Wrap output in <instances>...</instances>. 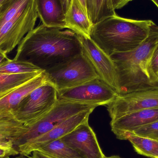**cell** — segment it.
I'll use <instances>...</instances> for the list:
<instances>
[{"label":"cell","instance_id":"obj_27","mask_svg":"<svg viewBox=\"0 0 158 158\" xmlns=\"http://www.w3.org/2000/svg\"><path fill=\"white\" fill-rule=\"evenodd\" d=\"M132 1L133 0H111V2L112 6L115 10L122 8Z\"/></svg>","mask_w":158,"mask_h":158},{"label":"cell","instance_id":"obj_6","mask_svg":"<svg viewBox=\"0 0 158 158\" xmlns=\"http://www.w3.org/2000/svg\"><path fill=\"white\" fill-rule=\"evenodd\" d=\"M58 100L56 88L46 82L27 96L13 113L21 123H30L49 112Z\"/></svg>","mask_w":158,"mask_h":158},{"label":"cell","instance_id":"obj_25","mask_svg":"<svg viewBox=\"0 0 158 158\" xmlns=\"http://www.w3.org/2000/svg\"><path fill=\"white\" fill-rule=\"evenodd\" d=\"M132 134L158 141V121L135 130Z\"/></svg>","mask_w":158,"mask_h":158},{"label":"cell","instance_id":"obj_10","mask_svg":"<svg viewBox=\"0 0 158 158\" xmlns=\"http://www.w3.org/2000/svg\"><path fill=\"white\" fill-rule=\"evenodd\" d=\"M80 36L82 52L84 55L87 58L99 78L118 93L117 71L112 58L90 38Z\"/></svg>","mask_w":158,"mask_h":158},{"label":"cell","instance_id":"obj_4","mask_svg":"<svg viewBox=\"0 0 158 158\" xmlns=\"http://www.w3.org/2000/svg\"><path fill=\"white\" fill-rule=\"evenodd\" d=\"M97 106L58 99L49 112L30 123L23 124L14 141L13 148L20 154L33 141L47 133L69 117Z\"/></svg>","mask_w":158,"mask_h":158},{"label":"cell","instance_id":"obj_3","mask_svg":"<svg viewBox=\"0 0 158 158\" xmlns=\"http://www.w3.org/2000/svg\"><path fill=\"white\" fill-rule=\"evenodd\" d=\"M158 42V26L153 22L148 36L138 48L110 56L116 67L119 95L158 88L147 71L148 60Z\"/></svg>","mask_w":158,"mask_h":158},{"label":"cell","instance_id":"obj_7","mask_svg":"<svg viewBox=\"0 0 158 158\" xmlns=\"http://www.w3.org/2000/svg\"><path fill=\"white\" fill-rule=\"evenodd\" d=\"M118 95L99 78L57 92L58 98L98 106H107Z\"/></svg>","mask_w":158,"mask_h":158},{"label":"cell","instance_id":"obj_21","mask_svg":"<svg viewBox=\"0 0 158 158\" xmlns=\"http://www.w3.org/2000/svg\"><path fill=\"white\" fill-rule=\"evenodd\" d=\"M38 151L54 158H85L61 139L50 143Z\"/></svg>","mask_w":158,"mask_h":158},{"label":"cell","instance_id":"obj_24","mask_svg":"<svg viewBox=\"0 0 158 158\" xmlns=\"http://www.w3.org/2000/svg\"><path fill=\"white\" fill-rule=\"evenodd\" d=\"M147 71L151 81L158 85V42L148 60Z\"/></svg>","mask_w":158,"mask_h":158},{"label":"cell","instance_id":"obj_1","mask_svg":"<svg viewBox=\"0 0 158 158\" xmlns=\"http://www.w3.org/2000/svg\"><path fill=\"white\" fill-rule=\"evenodd\" d=\"M82 53L78 34L69 29L49 27L42 24L22 39L14 59L28 61L46 71Z\"/></svg>","mask_w":158,"mask_h":158},{"label":"cell","instance_id":"obj_15","mask_svg":"<svg viewBox=\"0 0 158 158\" xmlns=\"http://www.w3.org/2000/svg\"><path fill=\"white\" fill-rule=\"evenodd\" d=\"M38 16L49 27L68 29L66 13L60 0H35Z\"/></svg>","mask_w":158,"mask_h":158},{"label":"cell","instance_id":"obj_20","mask_svg":"<svg viewBox=\"0 0 158 158\" xmlns=\"http://www.w3.org/2000/svg\"><path fill=\"white\" fill-rule=\"evenodd\" d=\"M43 72L20 74L0 73V97L7 94L24 83L34 78Z\"/></svg>","mask_w":158,"mask_h":158},{"label":"cell","instance_id":"obj_18","mask_svg":"<svg viewBox=\"0 0 158 158\" xmlns=\"http://www.w3.org/2000/svg\"><path fill=\"white\" fill-rule=\"evenodd\" d=\"M87 15L93 25L116 15L111 0H86Z\"/></svg>","mask_w":158,"mask_h":158},{"label":"cell","instance_id":"obj_26","mask_svg":"<svg viewBox=\"0 0 158 158\" xmlns=\"http://www.w3.org/2000/svg\"><path fill=\"white\" fill-rule=\"evenodd\" d=\"M18 154L19 153L14 148L0 147V158H9Z\"/></svg>","mask_w":158,"mask_h":158},{"label":"cell","instance_id":"obj_14","mask_svg":"<svg viewBox=\"0 0 158 158\" xmlns=\"http://www.w3.org/2000/svg\"><path fill=\"white\" fill-rule=\"evenodd\" d=\"M46 82V75L43 71L34 78L0 97V112H13L22 100L31 92Z\"/></svg>","mask_w":158,"mask_h":158},{"label":"cell","instance_id":"obj_13","mask_svg":"<svg viewBox=\"0 0 158 158\" xmlns=\"http://www.w3.org/2000/svg\"><path fill=\"white\" fill-rule=\"evenodd\" d=\"M158 121V108L133 112L110 123L111 131L118 139L127 140L130 135L143 126Z\"/></svg>","mask_w":158,"mask_h":158},{"label":"cell","instance_id":"obj_19","mask_svg":"<svg viewBox=\"0 0 158 158\" xmlns=\"http://www.w3.org/2000/svg\"><path fill=\"white\" fill-rule=\"evenodd\" d=\"M137 154L151 158H158V141L131 134L128 140Z\"/></svg>","mask_w":158,"mask_h":158},{"label":"cell","instance_id":"obj_17","mask_svg":"<svg viewBox=\"0 0 158 158\" xmlns=\"http://www.w3.org/2000/svg\"><path fill=\"white\" fill-rule=\"evenodd\" d=\"M23 125L13 112H0V147L13 148L15 139Z\"/></svg>","mask_w":158,"mask_h":158},{"label":"cell","instance_id":"obj_5","mask_svg":"<svg viewBox=\"0 0 158 158\" xmlns=\"http://www.w3.org/2000/svg\"><path fill=\"white\" fill-rule=\"evenodd\" d=\"M44 72L47 82L55 86L57 92L99 78L82 53Z\"/></svg>","mask_w":158,"mask_h":158},{"label":"cell","instance_id":"obj_2","mask_svg":"<svg viewBox=\"0 0 158 158\" xmlns=\"http://www.w3.org/2000/svg\"><path fill=\"white\" fill-rule=\"evenodd\" d=\"M153 23L151 20H134L116 15L93 25L90 38L110 56L131 52L146 39Z\"/></svg>","mask_w":158,"mask_h":158},{"label":"cell","instance_id":"obj_23","mask_svg":"<svg viewBox=\"0 0 158 158\" xmlns=\"http://www.w3.org/2000/svg\"><path fill=\"white\" fill-rule=\"evenodd\" d=\"M33 0H8L2 4L0 13V27L26 8Z\"/></svg>","mask_w":158,"mask_h":158},{"label":"cell","instance_id":"obj_29","mask_svg":"<svg viewBox=\"0 0 158 158\" xmlns=\"http://www.w3.org/2000/svg\"><path fill=\"white\" fill-rule=\"evenodd\" d=\"M6 54L0 51V65L6 59H8Z\"/></svg>","mask_w":158,"mask_h":158},{"label":"cell","instance_id":"obj_12","mask_svg":"<svg viewBox=\"0 0 158 158\" xmlns=\"http://www.w3.org/2000/svg\"><path fill=\"white\" fill-rule=\"evenodd\" d=\"M94 109L82 111L64 120L53 129L44 135L40 136L24 148L20 155L28 156L34 151L40 150L50 143L61 139L72 131L78 125L88 121L90 114Z\"/></svg>","mask_w":158,"mask_h":158},{"label":"cell","instance_id":"obj_16","mask_svg":"<svg viewBox=\"0 0 158 158\" xmlns=\"http://www.w3.org/2000/svg\"><path fill=\"white\" fill-rule=\"evenodd\" d=\"M65 21L68 29L80 36L90 38L93 24L78 0H72L66 13Z\"/></svg>","mask_w":158,"mask_h":158},{"label":"cell","instance_id":"obj_11","mask_svg":"<svg viewBox=\"0 0 158 158\" xmlns=\"http://www.w3.org/2000/svg\"><path fill=\"white\" fill-rule=\"evenodd\" d=\"M85 158H104L94 132L88 121L83 123L61 138Z\"/></svg>","mask_w":158,"mask_h":158},{"label":"cell","instance_id":"obj_30","mask_svg":"<svg viewBox=\"0 0 158 158\" xmlns=\"http://www.w3.org/2000/svg\"><path fill=\"white\" fill-rule=\"evenodd\" d=\"M81 5L82 6L83 9H84L85 11L87 13V10H86V0H78Z\"/></svg>","mask_w":158,"mask_h":158},{"label":"cell","instance_id":"obj_31","mask_svg":"<svg viewBox=\"0 0 158 158\" xmlns=\"http://www.w3.org/2000/svg\"><path fill=\"white\" fill-rule=\"evenodd\" d=\"M104 158H122L118 156H111L107 157L105 156Z\"/></svg>","mask_w":158,"mask_h":158},{"label":"cell","instance_id":"obj_34","mask_svg":"<svg viewBox=\"0 0 158 158\" xmlns=\"http://www.w3.org/2000/svg\"><path fill=\"white\" fill-rule=\"evenodd\" d=\"M8 0H0V3L3 4Z\"/></svg>","mask_w":158,"mask_h":158},{"label":"cell","instance_id":"obj_28","mask_svg":"<svg viewBox=\"0 0 158 158\" xmlns=\"http://www.w3.org/2000/svg\"><path fill=\"white\" fill-rule=\"evenodd\" d=\"M31 154L32 156L30 158H54L38 150L33 151Z\"/></svg>","mask_w":158,"mask_h":158},{"label":"cell","instance_id":"obj_8","mask_svg":"<svg viewBox=\"0 0 158 158\" xmlns=\"http://www.w3.org/2000/svg\"><path fill=\"white\" fill-rule=\"evenodd\" d=\"M35 0L0 27V51L12 52L22 39L34 29L38 18Z\"/></svg>","mask_w":158,"mask_h":158},{"label":"cell","instance_id":"obj_32","mask_svg":"<svg viewBox=\"0 0 158 158\" xmlns=\"http://www.w3.org/2000/svg\"><path fill=\"white\" fill-rule=\"evenodd\" d=\"M151 1L156 5V6H157L158 8V0H151Z\"/></svg>","mask_w":158,"mask_h":158},{"label":"cell","instance_id":"obj_35","mask_svg":"<svg viewBox=\"0 0 158 158\" xmlns=\"http://www.w3.org/2000/svg\"><path fill=\"white\" fill-rule=\"evenodd\" d=\"M2 4L0 3V13H1V10H2Z\"/></svg>","mask_w":158,"mask_h":158},{"label":"cell","instance_id":"obj_33","mask_svg":"<svg viewBox=\"0 0 158 158\" xmlns=\"http://www.w3.org/2000/svg\"><path fill=\"white\" fill-rule=\"evenodd\" d=\"M15 158H28L26 157V156H22V155H20V156H19Z\"/></svg>","mask_w":158,"mask_h":158},{"label":"cell","instance_id":"obj_9","mask_svg":"<svg viewBox=\"0 0 158 158\" xmlns=\"http://www.w3.org/2000/svg\"><path fill=\"white\" fill-rule=\"evenodd\" d=\"M106 106L111 121L135 111L158 108V88L118 94Z\"/></svg>","mask_w":158,"mask_h":158},{"label":"cell","instance_id":"obj_22","mask_svg":"<svg viewBox=\"0 0 158 158\" xmlns=\"http://www.w3.org/2000/svg\"><path fill=\"white\" fill-rule=\"evenodd\" d=\"M43 71H44L31 62L25 60L8 58L0 65V73L2 74H26Z\"/></svg>","mask_w":158,"mask_h":158}]
</instances>
